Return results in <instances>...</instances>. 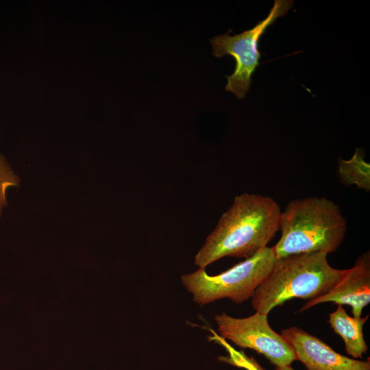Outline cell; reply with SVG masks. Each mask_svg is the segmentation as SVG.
Segmentation results:
<instances>
[{"mask_svg": "<svg viewBox=\"0 0 370 370\" xmlns=\"http://www.w3.org/2000/svg\"><path fill=\"white\" fill-rule=\"evenodd\" d=\"M281 213L278 204L269 196H236L195 255V264L205 269L223 257H250L267 247L280 230Z\"/></svg>", "mask_w": 370, "mask_h": 370, "instance_id": "6da1fadb", "label": "cell"}, {"mask_svg": "<svg viewBox=\"0 0 370 370\" xmlns=\"http://www.w3.org/2000/svg\"><path fill=\"white\" fill-rule=\"evenodd\" d=\"M281 237L273 247L275 258L334 252L343 241L347 221L340 207L325 197L291 201L281 213Z\"/></svg>", "mask_w": 370, "mask_h": 370, "instance_id": "7a4b0ae2", "label": "cell"}, {"mask_svg": "<svg viewBox=\"0 0 370 370\" xmlns=\"http://www.w3.org/2000/svg\"><path fill=\"white\" fill-rule=\"evenodd\" d=\"M328 254L313 252L276 259L267 278L251 296V305L264 314L293 298L313 299L331 289L345 269L332 267Z\"/></svg>", "mask_w": 370, "mask_h": 370, "instance_id": "3957f363", "label": "cell"}, {"mask_svg": "<svg viewBox=\"0 0 370 370\" xmlns=\"http://www.w3.org/2000/svg\"><path fill=\"white\" fill-rule=\"evenodd\" d=\"M276 260L273 247L258 251L227 270L210 275L205 269L184 274L182 282L199 305L223 298L240 304L249 299L267 278Z\"/></svg>", "mask_w": 370, "mask_h": 370, "instance_id": "277c9868", "label": "cell"}, {"mask_svg": "<svg viewBox=\"0 0 370 370\" xmlns=\"http://www.w3.org/2000/svg\"><path fill=\"white\" fill-rule=\"evenodd\" d=\"M293 5V1L275 0L268 16L253 28L233 36L229 34L230 30L210 40L214 57L231 55L236 61L234 73L225 75L227 79L226 91L234 93L238 99L245 97L251 86L252 74L260 64L258 43L260 37L278 18L287 14Z\"/></svg>", "mask_w": 370, "mask_h": 370, "instance_id": "5b68a950", "label": "cell"}, {"mask_svg": "<svg viewBox=\"0 0 370 370\" xmlns=\"http://www.w3.org/2000/svg\"><path fill=\"white\" fill-rule=\"evenodd\" d=\"M267 317L256 312L247 317L236 318L222 312L215 315L214 321L223 338L262 354L275 367L291 366L297 360L294 349L271 328Z\"/></svg>", "mask_w": 370, "mask_h": 370, "instance_id": "8992f818", "label": "cell"}, {"mask_svg": "<svg viewBox=\"0 0 370 370\" xmlns=\"http://www.w3.org/2000/svg\"><path fill=\"white\" fill-rule=\"evenodd\" d=\"M281 334L294 349L297 360L308 370H370V361L360 360L337 353L320 338L293 326Z\"/></svg>", "mask_w": 370, "mask_h": 370, "instance_id": "52a82bcc", "label": "cell"}, {"mask_svg": "<svg viewBox=\"0 0 370 370\" xmlns=\"http://www.w3.org/2000/svg\"><path fill=\"white\" fill-rule=\"evenodd\" d=\"M325 302L348 305L352 307L354 317H362L363 309L370 302L369 251L358 257L354 267L345 269L344 275L331 289L308 301L299 312Z\"/></svg>", "mask_w": 370, "mask_h": 370, "instance_id": "ba28073f", "label": "cell"}, {"mask_svg": "<svg viewBox=\"0 0 370 370\" xmlns=\"http://www.w3.org/2000/svg\"><path fill=\"white\" fill-rule=\"evenodd\" d=\"M369 316L351 317L341 305H338L336 309L329 314L328 322L334 332L343 338L347 354L355 359L362 358L368 349L363 326Z\"/></svg>", "mask_w": 370, "mask_h": 370, "instance_id": "9c48e42d", "label": "cell"}, {"mask_svg": "<svg viewBox=\"0 0 370 370\" xmlns=\"http://www.w3.org/2000/svg\"><path fill=\"white\" fill-rule=\"evenodd\" d=\"M338 172L346 185H355L365 191L370 190V164L364 160L362 151L356 149L349 160L341 159Z\"/></svg>", "mask_w": 370, "mask_h": 370, "instance_id": "30bf717a", "label": "cell"}, {"mask_svg": "<svg viewBox=\"0 0 370 370\" xmlns=\"http://www.w3.org/2000/svg\"><path fill=\"white\" fill-rule=\"evenodd\" d=\"M210 331L212 334L208 339L223 346L228 353L227 356L219 357L220 361L245 370H265L254 358L248 356L242 351L236 350L213 330Z\"/></svg>", "mask_w": 370, "mask_h": 370, "instance_id": "8fae6325", "label": "cell"}, {"mask_svg": "<svg viewBox=\"0 0 370 370\" xmlns=\"http://www.w3.org/2000/svg\"><path fill=\"white\" fill-rule=\"evenodd\" d=\"M19 184V178L15 175L3 156L0 155V217L2 210L8 204L6 191L12 186Z\"/></svg>", "mask_w": 370, "mask_h": 370, "instance_id": "7c38bea8", "label": "cell"}, {"mask_svg": "<svg viewBox=\"0 0 370 370\" xmlns=\"http://www.w3.org/2000/svg\"><path fill=\"white\" fill-rule=\"evenodd\" d=\"M275 370H295L291 366L275 367Z\"/></svg>", "mask_w": 370, "mask_h": 370, "instance_id": "4fadbf2b", "label": "cell"}]
</instances>
